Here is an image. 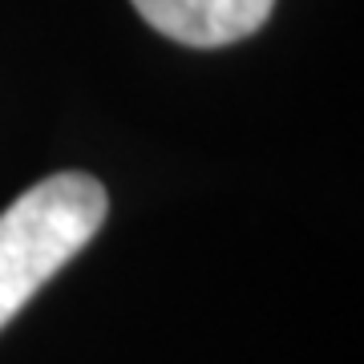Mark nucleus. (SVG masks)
<instances>
[{
  "instance_id": "nucleus-1",
  "label": "nucleus",
  "mask_w": 364,
  "mask_h": 364,
  "mask_svg": "<svg viewBox=\"0 0 364 364\" xmlns=\"http://www.w3.org/2000/svg\"><path fill=\"white\" fill-rule=\"evenodd\" d=\"M109 198L90 174H53L0 215V328L102 231Z\"/></svg>"
},
{
  "instance_id": "nucleus-2",
  "label": "nucleus",
  "mask_w": 364,
  "mask_h": 364,
  "mask_svg": "<svg viewBox=\"0 0 364 364\" xmlns=\"http://www.w3.org/2000/svg\"><path fill=\"white\" fill-rule=\"evenodd\" d=\"M275 0H134L150 28L191 49H223L259 33Z\"/></svg>"
}]
</instances>
